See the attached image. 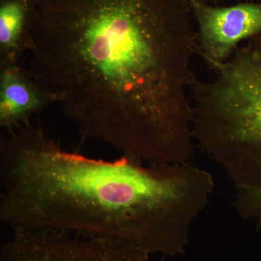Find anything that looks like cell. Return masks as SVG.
Listing matches in <instances>:
<instances>
[{"mask_svg":"<svg viewBox=\"0 0 261 261\" xmlns=\"http://www.w3.org/2000/svg\"><path fill=\"white\" fill-rule=\"evenodd\" d=\"M187 1L197 24L196 53L213 71L244 42L261 34V0L228 6Z\"/></svg>","mask_w":261,"mask_h":261,"instance_id":"cell-5","label":"cell"},{"mask_svg":"<svg viewBox=\"0 0 261 261\" xmlns=\"http://www.w3.org/2000/svg\"><path fill=\"white\" fill-rule=\"evenodd\" d=\"M209 81L192 80V137L238 190L235 207L261 226V34L244 42Z\"/></svg>","mask_w":261,"mask_h":261,"instance_id":"cell-3","label":"cell"},{"mask_svg":"<svg viewBox=\"0 0 261 261\" xmlns=\"http://www.w3.org/2000/svg\"><path fill=\"white\" fill-rule=\"evenodd\" d=\"M0 261L155 260L145 250L117 240L43 231L13 232L2 245Z\"/></svg>","mask_w":261,"mask_h":261,"instance_id":"cell-4","label":"cell"},{"mask_svg":"<svg viewBox=\"0 0 261 261\" xmlns=\"http://www.w3.org/2000/svg\"><path fill=\"white\" fill-rule=\"evenodd\" d=\"M29 69L83 142L146 163L195 153L187 0H37Z\"/></svg>","mask_w":261,"mask_h":261,"instance_id":"cell-1","label":"cell"},{"mask_svg":"<svg viewBox=\"0 0 261 261\" xmlns=\"http://www.w3.org/2000/svg\"><path fill=\"white\" fill-rule=\"evenodd\" d=\"M37 0H0V67L20 64L34 46Z\"/></svg>","mask_w":261,"mask_h":261,"instance_id":"cell-7","label":"cell"},{"mask_svg":"<svg viewBox=\"0 0 261 261\" xmlns=\"http://www.w3.org/2000/svg\"><path fill=\"white\" fill-rule=\"evenodd\" d=\"M56 97L21 64L0 67V126L9 130L30 122Z\"/></svg>","mask_w":261,"mask_h":261,"instance_id":"cell-6","label":"cell"},{"mask_svg":"<svg viewBox=\"0 0 261 261\" xmlns=\"http://www.w3.org/2000/svg\"><path fill=\"white\" fill-rule=\"evenodd\" d=\"M0 220L13 232L111 239L150 254L184 255L214 190L190 162L90 159L28 122L0 140Z\"/></svg>","mask_w":261,"mask_h":261,"instance_id":"cell-2","label":"cell"}]
</instances>
